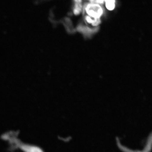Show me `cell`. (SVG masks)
Instances as JSON below:
<instances>
[{
  "label": "cell",
  "instance_id": "2",
  "mask_svg": "<svg viewBox=\"0 0 152 152\" xmlns=\"http://www.w3.org/2000/svg\"><path fill=\"white\" fill-rule=\"evenodd\" d=\"M106 5L107 9L112 10L115 7V0H107L106 1Z\"/></svg>",
  "mask_w": 152,
  "mask_h": 152
},
{
  "label": "cell",
  "instance_id": "4",
  "mask_svg": "<svg viewBox=\"0 0 152 152\" xmlns=\"http://www.w3.org/2000/svg\"><path fill=\"white\" fill-rule=\"evenodd\" d=\"M81 10V7L80 6H79V4L77 5V6L75 8V14H77L80 12Z\"/></svg>",
  "mask_w": 152,
  "mask_h": 152
},
{
  "label": "cell",
  "instance_id": "1",
  "mask_svg": "<svg viewBox=\"0 0 152 152\" xmlns=\"http://www.w3.org/2000/svg\"><path fill=\"white\" fill-rule=\"evenodd\" d=\"M86 9L87 14L95 19H99L103 12L101 7L97 4H89L87 6Z\"/></svg>",
  "mask_w": 152,
  "mask_h": 152
},
{
  "label": "cell",
  "instance_id": "5",
  "mask_svg": "<svg viewBox=\"0 0 152 152\" xmlns=\"http://www.w3.org/2000/svg\"><path fill=\"white\" fill-rule=\"evenodd\" d=\"M76 1H77V2H79L80 1H81V0H75Z\"/></svg>",
  "mask_w": 152,
  "mask_h": 152
},
{
  "label": "cell",
  "instance_id": "3",
  "mask_svg": "<svg viewBox=\"0 0 152 152\" xmlns=\"http://www.w3.org/2000/svg\"><path fill=\"white\" fill-rule=\"evenodd\" d=\"M26 152H43L39 148L34 147H26Z\"/></svg>",
  "mask_w": 152,
  "mask_h": 152
}]
</instances>
